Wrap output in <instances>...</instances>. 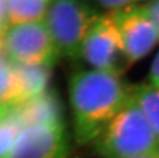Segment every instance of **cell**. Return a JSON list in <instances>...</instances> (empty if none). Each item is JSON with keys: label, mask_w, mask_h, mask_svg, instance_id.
I'll use <instances>...</instances> for the list:
<instances>
[{"label": "cell", "mask_w": 159, "mask_h": 158, "mask_svg": "<svg viewBox=\"0 0 159 158\" xmlns=\"http://www.w3.org/2000/svg\"><path fill=\"white\" fill-rule=\"evenodd\" d=\"M130 87L111 71L90 68L71 76L69 97L77 142L87 144L102 133L130 100Z\"/></svg>", "instance_id": "cell-1"}, {"label": "cell", "mask_w": 159, "mask_h": 158, "mask_svg": "<svg viewBox=\"0 0 159 158\" xmlns=\"http://www.w3.org/2000/svg\"><path fill=\"white\" fill-rule=\"evenodd\" d=\"M94 144L97 152L107 158H127L159 150L153 129L131 99L108 123Z\"/></svg>", "instance_id": "cell-2"}, {"label": "cell", "mask_w": 159, "mask_h": 158, "mask_svg": "<svg viewBox=\"0 0 159 158\" xmlns=\"http://www.w3.org/2000/svg\"><path fill=\"white\" fill-rule=\"evenodd\" d=\"M100 16L89 0H52L44 22L60 58L80 59L85 37Z\"/></svg>", "instance_id": "cell-3"}, {"label": "cell", "mask_w": 159, "mask_h": 158, "mask_svg": "<svg viewBox=\"0 0 159 158\" xmlns=\"http://www.w3.org/2000/svg\"><path fill=\"white\" fill-rule=\"evenodd\" d=\"M2 47L15 65L55 66L60 59L44 20L7 26Z\"/></svg>", "instance_id": "cell-4"}, {"label": "cell", "mask_w": 159, "mask_h": 158, "mask_svg": "<svg viewBox=\"0 0 159 158\" xmlns=\"http://www.w3.org/2000/svg\"><path fill=\"white\" fill-rule=\"evenodd\" d=\"M83 59L91 69L122 75L129 68L124 44L113 12L101 15L85 37L81 49Z\"/></svg>", "instance_id": "cell-5"}, {"label": "cell", "mask_w": 159, "mask_h": 158, "mask_svg": "<svg viewBox=\"0 0 159 158\" xmlns=\"http://www.w3.org/2000/svg\"><path fill=\"white\" fill-rule=\"evenodd\" d=\"M65 125H33L23 130L4 158H67Z\"/></svg>", "instance_id": "cell-6"}, {"label": "cell", "mask_w": 159, "mask_h": 158, "mask_svg": "<svg viewBox=\"0 0 159 158\" xmlns=\"http://www.w3.org/2000/svg\"><path fill=\"white\" fill-rule=\"evenodd\" d=\"M114 19L119 28L129 66L141 61L159 41L153 23L140 6L114 11Z\"/></svg>", "instance_id": "cell-7"}, {"label": "cell", "mask_w": 159, "mask_h": 158, "mask_svg": "<svg viewBox=\"0 0 159 158\" xmlns=\"http://www.w3.org/2000/svg\"><path fill=\"white\" fill-rule=\"evenodd\" d=\"M15 108L24 129L33 125H65L64 106L55 89L48 88L38 97L15 105Z\"/></svg>", "instance_id": "cell-8"}, {"label": "cell", "mask_w": 159, "mask_h": 158, "mask_svg": "<svg viewBox=\"0 0 159 158\" xmlns=\"http://www.w3.org/2000/svg\"><path fill=\"white\" fill-rule=\"evenodd\" d=\"M13 66L20 86V104L38 97L48 89L53 66L15 64Z\"/></svg>", "instance_id": "cell-9"}, {"label": "cell", "mask_w": 159, "mask_h": 158, "mask_svg": "<svg viewBox=\"0 0 159 158\" xmlns=\"http://www.w3.org/2000/svg\"><path fill=\"white\" fill-rule=\"evenodd\" d=\"M52 0H5L8 26L44 20Z\"/></svg>", "instance_id": "cell-10"}, {"label": "cell", "mask_w": 159, "mask_h": 158, "mask_svg": "<svg viewBox=\"0 0 159 158\" xmlns=\"http://www.w3.org/2000/svg\"><path fill=\"white\" fill-rule=\"evenodd\" d=\"M130 99L143 112L159 142V87L152 84L131 86Z\"/></svg>", "instance_id": "cell-11"}, {"label": "cell", "mask_w": 159, "mask_h": 158, "mask_svg": "<svg viewBox=\"0 0 159 158\" xmlns=\"http://www.w3.org/2000/svg\"><path fill=\"white\" fill-rule=\"evenodd\" d=\"M20 104V86L15 66L0 46V107Z\"/></svg>", "instance_id": "cell-12"}, {"label": "cell", "mask_w": 159, "mask_h": 158, "mask_svg": "<svg viewBox=\"0 0 159 158\" xmlns=\"http://www.w3.org/2000/svg\"><path fill=\"white\" fill-rule=\"evenodd\" d=\"M25 129L16 116L15 105L0 107V158H4L13 142Z\"/></svg>", "instance_id": "cell-13"}, {"label": "cell", "mask_w": 159, "mask_h": 158, "mask_svg": "<svg viewBox=\"0 0 159 158\" xmlns=\"http://www.w3.org/2000/svg\"><path fill=\"white\" fill-rule=\"evenodd\" d=\"M150 0H98L101 5L109 11V12L119 11L125 8L142 5Z\"/></svg>", "instance_id": "cell-14"}, {"label": "cell", "mask_w": 159, "mask_h": 158, "mask_svg": "<svg viewBox=\"0 0 159 158\" xmlns=\"http://www.w3.org/2000/svg\"><path fill=\"white\" fill-rule=\"evenodd\" d=\"M139 6L148 16L149 20L153 23L159 36V0H150Z\"/></svg>", "instance_id": "cell-15"}, {"label": "cell", "mask_w": 159, "mask_h": 158, "mask_svg": "<svg viewBox=\"0 0 159 158\" xmlns=\"http://www.w3.org/2000/svg\"><path fill=\"white\" fill-rule=\"evenodd\" d=\"M149 80L152 85L159 87V52L152 62L150 72H149Z\"/></svg>", "instance_id": "cell-16"}, {"label": "cell", "mask_w": 159, "mask_h": 158, "mask_svg": "<svg viewBox=\"0 0 159 158\" xmlns=\"http://www.w3.org/2000/svg\"><path fill=\"white\" fill-rule=\"evenodd\" d=\"M127 158H159V150L155 151V152H152V153L143 154V155H138V156H133V157H127Z\"/></svg>", "instance_id": "cell-17"}]
</instances>
